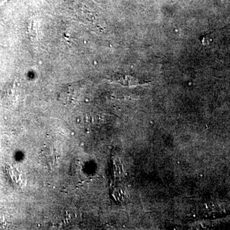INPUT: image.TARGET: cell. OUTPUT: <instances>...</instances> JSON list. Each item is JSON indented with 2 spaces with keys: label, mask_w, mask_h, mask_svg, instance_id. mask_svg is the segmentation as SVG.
<instances>
[{
  "label": "cell",
  "mask_w": 230,
  "mask_h": 230,
  "mask_svg": "<svg viewBox=\"0 0 230 230\" xmlns=\"http://www.w3.org/2000/svg\"><path fill=\"white\" fill-rule=\"evenodd\" d=\"M76 95L73 89H66L62 95V98L65 100L66 102H72L76 98Z\"/></svg>",
  "instance_id": "cell-1"
}]
</instances>
